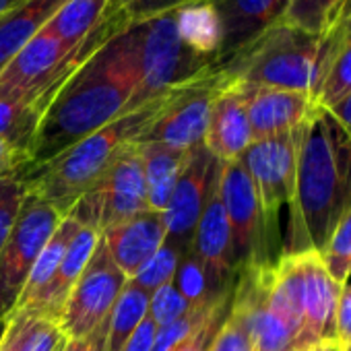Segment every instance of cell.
Returning <instances> with one entry per match:
<instances>
[{"label": "cell", "mask_w": 351, "mask_h": 351, "mask_svg": "<svg viewBox=\"0 0 351 351\" xmlns=\"http://www.w3.org/2000/svg\"><path fill=\"white\" fill-rule=\"evenodd\" d=\"M136 85V48L128 21L124 29L95 48L56 91L36 130L25 169L54 159L126 114Z\"/></svg>", "instance_id": "obj_1"}, {"label": "cell", "mask_w": 351, "mask_h": 351, "mask_svg": "<svg viewBox=\"0 0 351 351\" xmlns=\"http://www.w3.org/2000/svg\"><path fill=\"white\" fill-rule=\"evenodd\" d=\"M351 209V134L316 106L302 126L287 244L281 254L320 252Z\"/></svg>", "instance_id": "obj_2"}, {"label": "cell", "mask_w": 351, "mask_h": 351, "mask_svg": "<svg viewBox=\"0 0 351 351\" xmlns=\"http://www.w3.org/2000/svg\"><path fill=\"white\" fill-rule=\"evenodd\" d=\"M167 93L122 114L54 159L21 171L19 178L23 180L27 193H34L44 203L54 207L62 217H66L77 201L99 182L114 157L126 145L143 138L165 104Z\"/></svg>", "instance_id": "obj_3"}, {"label": "cell", "mask_w": 351, "mask_h": 351, "mask_svg": "<svg viewBox=\"0 0 351 351\" xmlns=\"http://www.w3.org/2000/svg\"><path fill=\"white\" fill-rule=\"evenodd\" d=\"M330 44L332 29L318 36L279 21L234 54L219 71L242 85L291 89L314 99L328 62Z\"/></svg>", "instance_id": "obj_4"}, {"label": "cell", "mask_w": 351, "mask_h": 351, "mask_svg": "<svg viewBox=\"0 0 351 351\" xmlns=\"http://www.w3.org/2000/svg\"><path fill=\"white\" fill-rule=\"evenodd\" d=\"M130 32L136 48L138 85L128 112L217 69V60L195 46L182 29L178 9L130 21Z\"/></svg>", "instance_id": "obj_5"}, {"label": "cell", "mask_w": 351, "mask_h": 351, "mask_svg": "<svg viewBox=\"0 0 351 351\" xmlns=\"http://www.w3.org/2000/svg\"><path fill=\"white\" fill-rule=\"evenodd\" d=\"M145 211H149L147 184L136 141L114 157L99 182L77 201L69 217L101 234L106 228Z\"/></svg>", "instance_id": "obj_6"}, {"label": "cell", "mask_w": 351, "mask_h": 351, "mask_svg": "<svg viewBox=\"0 0 351 351\" xmlns=\"http://www.w3.org/2000/svg\"><path fill=\"white\" fill-rule=\"evenodd\" d=\"M62 215L34 193H27L19 209L17 221L0 250V320L15 314L27 277L60 226Z\"/></svg>", "instance_id": "obj_7"}, {"label": "cell", "mask_w": 351, "mask_h": 351, "mask_svg": "<svg viewBox=\"0 0 351 351\" xmlns=\"http://www.w3.org/2000/svg\"><path fill=\"white\" fill-rule=\"evenodd\" d=\"M300 136L302 128L287 134L252 141L242 155L261 203L265 232L271 248L277 238L279 213L285 205L289 207L293 197Z\"/></svg>", "instance_id": "obj_8"}, {"label": "cell", "mask_w": 351, "mask_h": 351, "mask_svg": "<svg viewBox=\"0 0 351 351\" xmlns=\"http://www.w3.org/2000/svg\"><path fill=\"white\" fill-rule=\"evenodd\" d=\"M226 83V75L213 69L167 93L157 118L141 141L163 143L178 151H191L205 141L209 112L215 95Z\"/></svg>", "instance_id": "obj_9"}, {"label": "cell", "mask_w": 351, "mask_h": 351, "mask_svg": "<svg viewBox=\"0 0 351 351\" xmlns=\"http://www.w3.org/2000/svg\"><path fill=\"white\" fill-rule=\"evenodd\" d=\"M217 189L232 230L236 271L246 265L275 263L271 254L273 248L265 232L261 203L242 157L234 161H219Z\"/></svg>", "instance_id": "obj_10"}, {"label": "cell", "mask_w": 351, "mask_h": 351, "mask_svg": "<svg viewBox=\"0 0 351 351\" xmlns=\"http://www.w3.org/2000/svg\"><path fill=\"white\" fill-rule=\"evenodd\" d=\"M128 283L126 275L110 258L101 238L97 248L75 283L58 326L69 339H85L110 316L118 295Z\"/></svg>", "instance_id": "obj_11"}, {"label": "cell", "mask_w": 351, "mask_h": 351, "mask_svg": "<svg viewBox=\"0 0 351 351\" xmlns=\"http://www.w3.org/2000/svg\"><path fill=\"white\" fill-rule=\"evenodd\" d=\"M271 273L273 263L246 265L238 271V281L232 287L230 312L246 326L252 351H287L302 347L298 332L271 306Z\"/></svg>", "instance_id": "obj_12"}, {"label": "cell", "mask_w": 351, "mask_h": 351, "mask_svg": "<svg viewBox=\"0 0 351 351\" xmlns=\"http://www.w3.org/2000/svg\"><path fill=\"white\" fill-rule=\"evenodd\" d=\"M219 161L209 153L205 143L193 147L186 153L178 180L173 184L169 203L163 211L165 219V242H169L176 250L186 248L191 252L193 236L201 213L205 209L211 186L217 178Z\"/></svg>", "instance_id": "obj_13"}, {"label": "cell", "mask_w": 351, "mask_h": 351, "mask_svg": "<svg viewBox=\"0 0 351 351\" xmlns=\"http://www.w3.org/2000/svg\"><path fill=\"white\" fill-rule=\"evenodd\" d=\"M203 3L211 7L219 23V69L263 32L283 21L291 0H203Z\"/></svg>", "instance_id": "obj_14"}, {"label": "cell", "mask_w": 351, "mask_h": 351, "mask_svg": "<svg viewBox=\"0 0 351 351\" xmlns=\"http://www.w3.org/2000/svg\"><path fill=\"white\" fill-rule=\"evenodd\" d=\"M219 178V171H217ZM217 178L211 186V193L207 197L205 209L201 213V219L197 223L191 254L203 265L209 287L213 291L228 289L232 275L236 273V261H234V246H232V230L228 221V213L223 207V201L219 197Z\"/></svg>", "instance_id": "obj_15"}, {"label": "cell", "mask_w": 351, "mask_h": 351, "mask_svg": "<svg viewBox=\"0 0 351 351\" xmlns=\"http://www.w3.org/2000/svg\"><path fill=\"white\" fill-rule=\"evenodd\" d=\"M238 85L246 99L252 141L293 132L302 128L316 110V104L308 93L277 87H250L242 83Z\"/></svg>", "instance_id": "obj_16"}, {"label": "cell", "mask_w": 351, "mask_h": 351, "mask_svg": "<svg viewBox=\"0 0 351 351\" xmlns=\"http://www.w3.org/2000/svg\"><path fill=\"white\" fill-rule=\"evenodd\" d=\"M302 263V345L335 339L341 285L328 275L318 252H300Z\"/></svg>", "instance_id": "obj_17"}, {"label": "cell", "mask_w": 351, "mask_h": 351, "mask_svg": "<svg viewBox=\"0 0 351 351\" xmlns=\"http://www.w3.org/2000/svg\"><path fill=\"white\" fill-rule=\"evenodd\" d=\"M203 143L217 161L240 159L252 143L244 93L240 85L228 75L223 87L213 99Z\"/></svg>", "instance_id": "obj_18"}, {"label": "cell", "mask_w": 351, "mask_h": 351, "mask_svg": "<svg viewBox=\"0 0 351 351\" xmlns=\"http://www.w3.org/2000/svg\"><path fill=\"white\" fill-rule=\"evenodd\" d=\"M165 236L167 230L163 213L153 209L114 223L99 234L110 258L126 275V279H132L136 271L157 252V248L165 242Z\"/></svg>", "instance_id": "obj_19"}, {"label": "cell", "mask_w": 351, "mask_h": 351, "mask_svg": "<svg viewBox=\"0 0 351 351\" xmlns=\"http://www.w3.org/2000/svg\"><path fill=\"white\" fill-rule=\"evenodd\" d=\"M97 242H99V234L95 230L87 226H79L50 283L32 300L29 306H25L19 312H27L32 316L58 322L75 283L79 281L81 273L85 271L87 263L91 261L97 248Z\"/></svg>", "instance_id": "obj_20"}, {"label": "cell", "mask_w": 351, "mask_h": 351, "mask_svg": "<svg viewBox=\"0 0 351 351\" xmlns=\"http://www.w3.org/2000/svg\"><path fill=\"white\" fill-rule=\"evenodd\" d=\"M64 0H21L0 17V71L58 13Z\"/></svg>", "instance_id": "obj_21"}, {"label": "cell", "mask_w": 351, "mask_h": 351, "mask_svg": "<svg viewBox=\"0 0 351 351\" xmlns=\"http://www.w3.org/2000/svg\"><path fill=\"white\" fill-rule=\"evenodd\" d=\"M138 151L143 157L149 209L163 213L189 151H178L153 141H138Z\"/></svg>", "instance_id": "obj_22"}, {"label": "cell", "mask_w": 351, "mask_h": 351, "mask_svg": "<svg viewBox=\"0 0 351 351\" xmlns=\"http://www.w3.org/2000/svg\"><path fill=\"white\" fill-rule=\"evenodd\" d=\"M116 7V0H64L46 27L64 46L79 48Z\"/></svg>", "instance_id": "obj_23"}, {"label": "cell", "mask_w": 351, "mask_h": 351, "mask_svg": "<svg viewBox=\"0 0 351 351\" xmlns=\"http://www.w3.org/2000/svg\"><path fill=\"white\" fill-rule=\"evenodd\" d=\"M351 91V15L332 27V44L328 62L314 95V104L330 108Z\"/></svg>", "instance_id": "obj_24"}, {"label": "cell", "mask_w": 351, "mask_h": 351, "mask_svg": "<svg viewBox=\"0 0 351 351\" xmlns=\"http://www.w3.org/2000/svg\"><path fill=\"white\" fill-rule=\"evenodd\" d=\"M151 295L128 281L118 295L108 320H106V345L104 351H122L130 335L149 314Z\"/></svg>", "instance_id": "obj_25"}, {"label": "cell", "mask_w": 351, "mask_h": 351, "mask_svg": "<svg viewBox=\"0 0 351 351\" xmlns=\"http://www.w3.org/2000/svg\"><path fill=\"white\" fill-rule=\"evenodd\" d=\"M79 226L81 223H77L73 217H69V215L62 217L60 226L56 228V232L52 234V238L48 240L44 250L40 252V256H38V261H36V265H34V269H32V273L27 277L23 293H21V298L17 302V310L15 312H19L25 306H29L32 300L50 283V279L54 277V273H56V269H58V265H60V261H62V256L66 252V246L73 240L75 232L79 230Z\"/></svg>", "instance_id": "obj_26"}, {"label": "cell", "mask_w": 351, "mask_h": 351, "mask_svg": "<svg viewBox=\"0 0 351 351\" xmlns=\"http://www.w3.org/2000/svg\"><path fill=\"white\" fill-rule=\"evenodd\" d=\"M44 112L36 101L0 99V138L29 155Z\"/></svg>", "instance_id": "obj_27"}, {"label": "cell", "mask_w": 351, "mask_h": 351, "mask_svg": "<svg viewBox=\"0 0 351 351\" xmlns=\"http://www.w3.org/2000/svg\"><path fill=\"white\" fill-rule=\"evenodd\" d=\"M347 5L349 0H291L283 21L324 36L343 19Z\"/></svg>", "instance_id": "obj_28"}, {"label": "cell", "mask_w": 351, "mask_h": 351, "mask_svg": "<svg viewBox=\"0 0 351 351\" xmlns=\"http://www.w3.org/2000/svg\"><path fill=\"white\" fill-rule=\"evenodd\" d=\"M328 275L343 287L351 277V209L341 217L328 236L326 244L318 252Z\"/></svg>", "instance_id": "obj_29"}, {"label": "cell", "mask_w": 351, "mask_h": 351, "mask_svg": "<svg viewBox=\"0 0 351 351\" xmlns=\"http://www.w3.org/2000/svg\"><path fill=\"white\" fill-rule=\"evenodd\" d=\"M180 263V252L176 250L169 242H163L157 252L136 271V275L128 281H132L136 287H141L143 291H147L149 295L163 287L165 283L173 281L176 269H178Z\"/></svg>", "instance_id": "obj_30"}, {"label": "cell", "mask_w": 351, "mask_h": 351, "mask_svg": "<svg viewBox=\"0 0 351 351\" xmlns=\"http://www.w3.org/2000/svg\"><path fill=\"white\" fill-rule=\"evenodd\" d=\"M21 314H25V326L19 351H64L71 339L62 332L58 322L38 318L27 312Z\"/></svg>", "instance_id": "obj_31"}, {"label": "cell", "mask_w": 351, "mask_h": 351, "mask_svg": "<svg viewBox=\"0 0 351 351\" xmlns=\"http://www.w3.org/2000/svg\"><path fill=\"white\" fill-rule=\"evenodd\" d=\"M171 283L186 298V302L191 306L205 304L211 295L219 293V291H213L209 287V279H207V273H205L203 265L191 252H189L186 258H182L178 263V269H176V275H173Z\"/></svg>", "instance_id": "obj_32"}, {"label": "cell", "mask_w": 351, "mask_h": 351, "mask_svg": "<svg viewBox=\"0 0 351 351\" xmlns=\"http://www.w3.org/2000/svg\"><path fill=\"white\" fill-rule=\"evenodd\" d=\"M25 195H27V189L19 176L0 180V250H3L13 226L17 221V215H19Z\"/></svg>", "instance_id": "obj_33"}, {"label": "cell", "mask_w": 351, "mask_h": 351, "mask_svg": "<svg viewBox=\"0 0 351 351\" xmlns=\"http://www.w3.org/2000/svg\"><path fill=\"white\" fill-rule=\"evenodd\" d=\"M191 310V304L186 298L176 289L173 283H165L163 287L155 289L149 300V316L155 320L157 326H165L173 322L176 318H180Z\"/></svg>", "instance_id": "obj_34"}, {"label": "cell", "mask_w": 351, "mask_h": 351, "mask_svg": "<svg viewBox=\"0 0 351 351\" xmlns=\"http://www.w3.org/2000/svg\"><path fill=\"white\" fill-rule=\"evenodd\" d=\"M207 351H252V341L242 320L228 312Z\"/></svg>", "instance_id": "obj_35"}, {"label": "cell", "mask_w": 351, "mask_h": 351, "mask_svg": "<svg viewBox=\"0 0 351 351\" xmlns=\"http://www.w3.org/2000/svg\"><path fill=\"white\" fill-rule=\"evenodd\" d=\"M195 3H203V0H136L134 5H130L128 9H124V15L128 17V21H141L159 13H167L173 9H182Z\"/></svg>", "instance_id": "obj_36"}, {"label": "cell", "mask_w": 351, "mask_h": 351, "mask_svg": "<svg viewBox=\"0 0 351 351\" xmlns=\"http://www.w3.org/2000/svg\"><path fill=\"white\" fill-rule=\"evenodd\" d=\"M335 341L347 351L351 347V283H345L339 293L335 314Z\"/></svg>", "instance_id": "obj_37"}, {"label": "cell", "mask_w": 351, "mask_h": 351, "mask_svg": "<svg viewBox=\"0 0 351 351\" xmlns=\"http://www.w3.org/2000/svg\"><path fill=\"white\" fill-rule=\"evenodd\" d=\"M29 163V155L0 138V180L19 176Z\"/></svg>", "instance_id": "obj_38"}, {"label": "cell", "mask_w": 351, "mask_h": 351, "mask_svg": "<svg viewBox=\"0 0 351 351\" xmlns=\"http://www.w3.org/2000/svg\"><path fill=\"white\" fill-rule=\"evenodd\" d=\"M157 328L159 326L155 324V320L147 314L145 320L130 335V339L126 341V345L122 347V351H151L153 349V343H155Z\"/></svg>", "instance_id": "obj_39"}, {"label": "cell", "mask_w": 351, "mask_h": 351, "mask_svg": "<svg viewBox=\"0 0 351 351\" xmlns=\"http://www.w3.org/2000/svg\"><path fill=\"white\" fill-rule=\"evenodd\" d=\"M23 326H25V314L15 312V314L9 318L5 337H3V341H0V351H19V349H21Z\"/></svg>", "instance_id": "obj_40"}, {"label": "cell", "mask_w": 351, "mask_h": 351, "mask_svg": "<svg viewBox=\"0 0 351 351\" xmlns=\"http://www.w3.org/2000/svg\"><path fill=\"white\" fill-rule=\"evenodd\" d=\"M330 112V116L345 128L347 134H351V91L347 95H343L337 104H332L330 108H326Z\"/></svg>", "instance_id": "obj_41"}, {"label": "cell", "mask_w": 351, "mask_h": 351, "mask_svg": "<svg viewBox=\"0 0 351 351\" xmlns=\"http://www.w3.org/2000/svg\"><path fill=\"white\" fill-rule=\"evenodd\" d=\"M93 347H95V330L85 339H71L64 351H93Z\"/></svg>", "instance_id": "obj_42"}, {"label": "cell", "mask_w": 351, "mask_h": 351, "mask_svg": "<svg viewBox=\"0 0 351 351\" xmlns=\"http://www.w3.org/2000/svg\"><path fill=\"white\" fill-rule=\"evenodd\" d=\"M308 351H343V347L335 339H326V341H318V343L310 345Z\"/></svg>", "instance_id": "obj_43"}, {"label": "cell", "mask_w": 351, "mask_h": 351, "mask_svg": "<svg viewBox=\"0 0 351 351\" xmlns=\"http://www.w3.org/2000/svg\"><path fill=\"white\" fill-rule=\"evenodd\" d=\"M104 345H106V322L95 330V347H93V351H104Z\"/></svg>", "instance_id": "obj_44"}, {"label": "cell", "mask_w": 351, "mask_h": 351, "mask_svg": "<svg viewBox=\"0 0 351 351\" xmlns=\"http://www.w3.org/2000/svg\"><path fill=\"white\" fill-rule=\"evenodd\" d=\"M17 3H21V0H0V17H3L7 11H11Z\"/></svg>", "instance_id": "obj_45"}, {"label": "cell", "mask_w": 351, "mask_h": 351, "mask_svg": "<svg viewBox=\"0 0 351 351\" xmlns=\"http://www.w3.org/2000/svg\"><path fill=\"white\" fill-rule=\"evenodd\" d=\"M136 3V0H116V5L124 11V9H128L130 5H134Z\"/></svg>", "instance_id": "obj_46"}, {"label": "cell", "mask_w": 351, "mask_h": 351, "mask_svg": "<svg viewBox=\"0 0 351 351\" xmlns=\"http://www.w3.org/2000/svg\"><path fill=\"white\" fill-rule=\"evenodd\" d=\"M7 324H9V318H7V320H0V341H3V337H5Z\"/></svg>", "instance_id": "obj_47"}, {"label": "cell", "mask_w": 351, "mask_h": 351, "mask_svg": "<svg viewBox=\"0 0 351 351\" xmlns=\"http://www.w3.org/2000/svg\"><path fill=\"white\" fill-rule=\"evenodd\" d=\"M310 345H302V347H293V349H287V351H308Z\"/></svg>", "instance_id": "obj_48"}, {"label": "cell", "mask_w": 351, "mask_h": 351, "mask_svg": "<svg viewBox=\"0 0 351 351\" xmlns=\"http://www.w3.org/2000/svg\"><path fill=\"white\" fill-rule=\"evenodd\" d=\"M347 15H351V0H349V5L345 7V13H343V19H345Z\"/></svg>", "instance_id": "obj_49"}, {"label": "cell", "mask_w": 351, "mask_h": 351, "mask_svg": "<svg viewBox=\"0 0 351 351\" xmlns=\"http://www.w3.org/2000/svg\"><path fill=\"white\" fill-rule=\"evenodd\" d=\"M347 351H351V347H349V349H347Z\"/></svg>", "instance_id": "obj_50"}]
</instances>
